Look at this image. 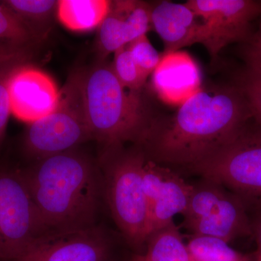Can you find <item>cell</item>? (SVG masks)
Here are the masks:
<instances>
[{
  "instance_id": "obj_1",
  "label": "cell",
  "mask_w": 261,
  "mask_h": 261,
  "mask_svg": "<svg viewBox=\"0 0 261 261\" xmlns=\"http://www.w3.org/2000/svg\"><path fill=\"white\" fill-rule=\"evenodd\" d=\"M250 120L251 111L238 85L202 87L174 114L154 118L137 146L147 159L187 169L234 139Z\"/></svg>"
},
{
  "instance_id": "obj_2",
  "label": "cell",
  "mask_w": 261,
  "mask_h": 261,
  "mask_svg": "<svg viewBox=\"0 0 261 261\" xmlns=\"http://www.w3.org/2000/svg\"><path fill=\"white\" fill-rule=\"evenodd\" d=\"M21 173L51 234L98 226L105 200L99 163L75 149L38 160Z\"/></svg>"
},
{
  "instance_id": "obj_3",
  "label": "cell",
  "mask_w": 261,
  "mask_h": 261,
  "mask_svg": "<svg viewBox=\"0 0 261 261\" xmlns=\"http://www.w3.org/2000/svg\"><path fill=\"white\" fill-rule=\"evenodd\" d=\"M83 96L93 140L104 147L142 143L154 118L140 94L121 85L111 65H99L84 73Z\"/></svg>"
},
{
  "instance_id": "obj_4",
  "label": "cell",
  "mask_w": 261,
  "mask_h": 261,
  "mask_svg": "<svg viewBox=\"0 0 261 261\" xmlns=\"http://www.w3.org/2000/svg\"><path fill=\"white\" fill-rule=\"evenodd\" d=\"M143 150L123 145L104 147L99 161L105 200L115 223L132 246L141 249L149 237V211L142 187Z\"/></svg>"
},
{
  "instance_id": "obj_5",
  "label": "cell",
  "mask_w": 261,
  "mask_h": 261,
  "mask_svg": "<svg viewBox=\"0 0 261 261\" xmlns=\"http://www.w3.org/2000/svg\"><path fill=\"white\" fill-rule=\"evenodd\" d=\"M83 77L81 72L70 75L54 111L29 126L25 147L32 157L44 159L93 140L84 110Z\"/></svg>"
},
{
  "instance_id": "obj_6",
  "label": "cell",
  "mask_w": 261,
  "mask_h": 261,
  "mask_svg": "<svg viewBox=\"0 0 261 261\" xmlns=\"http://www.w3.org/2000/svg\"><path fill=\"white\" fill-rule=\"evenodd\" d=\"M227 187L245 203L261 208V130L247 126L208 157L187 168Z\"/></svg>"
},
{
  "instance_id": "obj_7",
  "label": "cell",
  "mask_w": 261,
  "mask_h": 261,
  "mask_svg": "<svg viewBox=\"0 0 261 261\" xmlns=\"http://www.w3.org/2000/svg\"><path fill=\"white\" fill-rule=\"evenodd\" d=\"M49 234L21 172H0V260L18 258Z\"/></svg>"
},
{
  "instance_id": "obj_8",
  "label": "cell",
  "mask_w": 261,
  "mask_h": 261,
  "mask_svg": "<svg viewBox=\"0 0 261 261\" xmlns=\"http://www.w3.org/2000/svg\"><path fill=\"white\" fill-rule=\"evenodd\" d=\"M186 4L203 27V45L212 60L229 44L251 37L252 22L261 14V1L189 0Z\"/></svg>"
},
{
  "instance_id": "obj_9",
  "label": "cell",
  "mask_w": 261,
  "mask_h": 261,
  "mask_svg": "<svg viewBox=\"0 0 261 261\" xmlns=\"http://www.w3.org/2000/svg\"><path fill=\"white\" fill-rule=\"evenodd\" d=\"M11 113L18 119L34 123L53 112L60 90L47 73L32 66L13 68L8 79Z\"/></svg>"
},
{
  "instance_id": "obj_10",
  "label": "cell",
  "mask_w": 261,
  "mask_h": 261,
  "mask_svg": "<svg viewBox=\"0 0 261 261\" xmlns=\"http://www.w3.org/2000/svg\"><path fill=\"white\" fill-rule=\"evenodd\" d=\"M110 241L94 226L73 232L51 233L13 261H108Z\"/></svg>"
},
{
  "instance_id": "obj_11",
  "label": "cell",
  "mask_w": 261,
  "mask_h": 261,
  "mask_svg": "<svg viewBox=\"0 0 261 261\" xmlns=\"http://www.w3.org/2000/svg\"><path fill=\"white\" fill-rule=\"evenodd\" d=\"M151 28L150 4L133 0L113 1L99 27L98 49L105 58L147 35Z\"/></svg>"
},
{
  "instance_id": "obj_12",
  "label": "cell",
  "mask_w": 261,
  "mask_h": 261,
  "mask_svg": "<svg viewBox=\"0 0 261 261\" xmlns=\"http://www.w3.org/2000/svg\"><path fill=\"white\" fill-rule=\"evenodd\" d=\"M152 74L154 92L166 104L181 106L202 89L200 68L187 51L163 53Z\"/></svg>"
},
{
  "instance_id": "obj_13",
  "label": "cell",
  "mask_w": 261,
  "mask_h": 261,
  "mask_svg": "<svg viewBox=\"0 0 261 261\" xmlns=\"http://www.w3.org/2000/svg\"><path fill=\"white\" fill-rule=\"evenodd\" d=\"M151 27L164 44V53L203 42V27L186 3L171 1L150 4Z\"/></svg>"
},
{
  "instance_id": "obj_14",
  "label": "cell",
  "mask_w": 261,
  "mask_h": 261,
  "mask_svg": "<svg viewBox=\"0 0 261 261\" xmlns=\"http://www.w3.org/2000/svg\"><path fill=\"white\" fill-rule=\"evenodd\" d=\"M183 226L190 234L213 237L228 243L253 234L247 204L233 192H226L208 216Z\"/></svg>"
},
{
  "instance_id": "obj_15",
  "label": "cell",
  "mask_w": 261,
  "mask_h": 261,
  "mask_svg": "<svg viewBox=\"0 0 261 261\" xmlns=\"http://www.w3.org/2000/svg\"><path fill=\"white\" fill-rule=\"evenodd\" d=\"M193 185L171 170L149 212V236L172 222L173 217L186 210ZM149 238V237H148Z\"/></svg>"
},
{
  "instance_id": "obj_16",
  "label": "cell",
  "mask_w": 261,
  "mask_h": 261,
  "mask_svg": "<svg viewBox=\"0 0 261 261\" xmlns=\"http://www.w3.org/2000/svg\"><path fill=\"white\" fill-rule=\"evenodd\" d=\"M108 0H60L57 16L69 30L87 32L99 28L111 10Z\"/></svg>"
},
{
  "instance_id": "obj_17",
  "label": "cell",
  "mask_w": 261,
  "mask_h": 261,
  "mask_svg": "<svg viewBox=\"0 0 261 261\" xmlns=\"http://www.w3.org/2000/svg\"><path fill=\"white\" fill-rule=\"evenodd\" d=\"M128 261H192L178 226L170 223L149 234L145 251Z\"/></svg>"
},
{
  "instance_id": "obj_18",
  "label": "cell",
  "mask_w": 261,
  "mask_h": 261,
  "mask_svg": "<svg viewBox=\"0 0 261 261\" xmlns=\"http://www.w3.org/2000/svg\"><path fill=\"white\" fill-rule=\"evenodd\" d=\"M221 239L190 234L186 243L192 261H257V252L245 253Z\"/></svg>"
},
{
  "instance_id": "obj_19",
  "label": "cell",
  "mask_w": 261,
  "mask_h": 261,
  "mask_svg": "<svg viewBox=\"0 0 261 261\" xmlns=\"http://www.w3.org/2000/svg\"><path fill=\"white\" fill-rule=\"evenodd\" d=\"M27 25L37 38L45 34L58 1L54 0H7L2 2Z\"/></svg>"
},
{
  "instance_id": "obj_20",
  "label": "cell",
  "mask_w": 261,
  "mask_h": 261,
  "mask_svg": "<svg viewBox=\"0 0 261 261\" xmlns=\"http://www.w3.org/2000/svg\"><path fill=\"white\" fill-rule=\"evenodd\" d=\"M226 193L224 187L211 180L203 178L198 185H193L186 210L182 214L183 225L208 216Z\"/></svg>"
},
{
  "instance_id": "obj_21",
  "label": "cell",
  "mask_w": 261,
  "mask_h": 261,
  "mask_svg": "<svg viewBox=\"0 0 261 261\" xmlns=\"http://www.w3.org/2000/svg\"><path fill=\"white\" fill-rule=\"evenodd\" d=\"M36 39L27 25L4 4L0 3V44L18 49Z\"/></svg>"
},
{
  "instance_id": "obj_22",
  "label": "cell",
  "mask_w": 261,
  "mask_h": 261,
  "mask_svg": "<svg viewBox=\"0 0 261 261\" xmlns=\"http://www.w3.org/2000/svg\"><path fill=\"white\" fill-rule=\"evenodd\" d=\"M111 67L116 78L125 89L140 93L147 78L141 71L126 46L114 53Z\"/></svg>"
},
{
  "instance_id": "obj_23",
  "label": "cell",
  "mask_w": 261,
  "mask_h": 261,
  "mask_svg": "<svg viewBox=\"0 0 261 261\" xmlns=\"http://www.w3.org/2000/svg\"><path fill=\"white\" fill-rule=\"evenodd\" d=\"M246 97L251 111L252 119L261 130V71L246 66L238 84Z\"/></svg>"
},
{
  "instance_id": "obj_24",
  "label": "cell",
  "mask_w": 261,
  "mask_h": 261,
  "mask_svg": "<svg viewBox=\"0 0 261 261\" xmlns=\"http://www.w3.org/2000/svg\"><path fill=\"white\" fill-rule=\"evenodd\" d=\"M144 75L148 78L157 68L162 55L156 50L147 35L137 38L126 46Z\"/></svg>"
},
{
  "instance_id": "obj_25",
  "label": "cell",
  "mask_w": 261,
  "mask_h": 261,
  "mask_svg": "<svg viewBox=\"0 0 261 261\" xmlns=\"http://www.w3.org/2000/svg\"><path fill=\"white\" fill-rule=\"evenodd\" d=\"M12 70H0V143L4 137L7 124L11 113L8 92V79Z\"/></svg>"
},
{
  "instance_id": "obj_26",
  "label": "cell",
  "mask_w": 261,
  "mask_h": 261,
  "mask_svg": "<svg viewBox=\"0 0 261 261\" xmlns=\"http://www.w3.org/2000/svg\"><path fill=\"white\" fill-rule=\"evenodd\" d=\"M257 32L252 34L246 42L245 60L247 66L252 67L261 71V14Z\"/></svg>"
},
{
  "instance_id": "obj_27",
  "label": "cell",
  "mask_w": 261,
  "mask_h": 261,
  "mask_svg": "<svg viewBox=\"0 0 261 261\" xmlns=\"http://www.w3.org/2000/svg\"><path fill=\"white\" fill-rule=\"evenodd\" d=\"M252 236L255 238L257 245L256 251L261 255V216L252 221Z\"/></svg>"
},
{
  "instance_id": "obj_28",
  "label": "cell",
  "mask_w": 261,
  "mask_h": 261,
  "mask_svg": "<svg viewBox=\"0 0 261 261\" xmlns=\"http://www.w3.org/2000/svg\"><path fill=\"white\" fill-rule=\"evenodd\" d=\"M13 49H18L0 44V63L9 61L12 57L15 56L16 51H15Z\"/></svg>"
},
{
  "instance_id": "obj_29",
  "label": "cell",
  "mask_w": 261,
  "mask_h": 261,
  "mask_svg": "<svg viewBox=\"0 0 261 261\" xmlns=\"http://www.w3.org/2000/svg\"><path fill=\"white\" fill-rule=\"evenodd\" d=\"M255 251H256V250H255ZM256 252H257V261H261V255L257 251H256Z\"/></svg>"
},
{
  "instance_id": "obj_30",
  "label": "cell",
  "mask_w": 261,
  "mask_h": 261,
  "mask_svg": "<svg viewBox=\"0 0 261 261\" xmlns=\"http://www.w3.org/2000/svg\"><path fill=\"white\" fill-rule=\"evenodd\" d=\"M259 213H260V214H259V216H261V208L260 209V212H259Z\"/></svg>"
}]
</instances>
